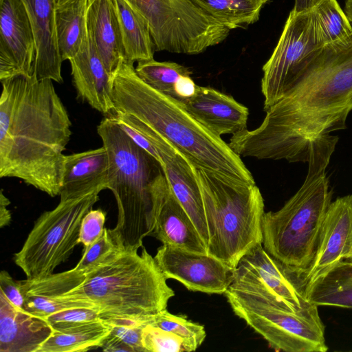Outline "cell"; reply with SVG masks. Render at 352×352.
Returning <instances> with one entry per match:
<instances>
[{
	"mask_svg": "<svg viewBox=\"0 0 352 352\" xmlns=\"http://www.w3.org/2000/svg\"><path fill=\"white\" fill-rule=\"evenodd\" d=\"M154 259L166 279H175L190 291L224 294L232 281L234 270L208 254L162 244Z\"/></svg>",
	"mask_w": 352,
	"mask_h": 352,
	"instance_id": "obj_12",
	"label": "cell"
},
{
	"mask_svg": "<svg viewBox=\"0 0 352 352\" xmlns=\"http://www.w3.org/2000/svg\"><path fill=\"white\" fill-rule=\"evenodd\" d=\"M144 247L120 250L86 272L83 282L65 294L76 301L91 303L102 320H139L149 324L152 315L166 309L175 292Z\"/></svg>",
	"mask_w": 352,
	"mask_h": 352,
	"instance_id": "obj_5",
	"label": "cell"
},
{
	"mask_svg": "<svg viewBox=\"0 0 352 352\" xmlns=\"http://www.w3.org/2000/svg\"><path fill=\"white\" fill-rule=\"evenodd\" d=\"M36 42L33 75L37 80L63 81L56 31V0H21Z\"/></svg>",
	"mask_w": 352,
	"mask_h": 352,
	"instance_id": "obj_19",
	"label": "cell"
},
{
	"mask_svg": "<svg viewBox=\"0 0 352 352\" xmlns=\"http://www.w3.org/2000/svg\"><path fill=\"white\" fill-rule=\"evenodd\" d=\"M52 332L46 320L16 308L0 292V352H38Z\"/></svg>",
	"mask_w": 352,
	"mask_h": 352,
	"instance_id": "obj_20",
	"label": "cell"
},
{
	"mask_svg": "<svg viewBox=\"0 0 352 352\" xmlns=\"http://www.w3.org/2000/svg\"><path fill=\"white\" fill-rule=\"evenodd\" d=\"M102 189L60 199L55 208L43 212L36 221L14 261L27 276L50 275L67 260L78 244L82 221L99 200Z\"/></svg>",
	"mask_w": 352,
	"mask_h": 352,
	"instance_id": "obj_9",
	"label": "cell"
},
{
	"mask_svg": "<svg viewBox=\"0 0 352 352\" xmlns=\"http://www.w3.org/2000/svg\"><path fill=\"white\" fill-rule=\"evenodd\" d=\"M338 139L327 134L311 143L308 172L302 185L280 209L263 216L264 249L303 274L313 263L331 202L333 192L326 169Z\"/></svg>",
	"mask_w": 352,
	"mask_h": 352,
	"instance_id": "obj_4",
	"label": "cell"
},
{
	"mask_svg": "<svg viewBox=\"0 0 352 352\" xmlns=\"http://www.w3.org/2000/svg\"><path fill=\"white\" fill-rule=\"evenodd\" d=\"M306 285L305 274L273 257L260 243L239 261L228 289L258 295L278 307L296 312L308 302Z\"/></svg>",
	"mask_w": 352,
	"mask_h": 352,
	"instance_id": "obj_11",
	"label": "cell"
},
{
	"mask_svg": "<svg viewBox=\"0 0 352 352\" xmlns=\"http://www.w3.org/2000/svg\"><path fill=\"white\" fill-rule=\"evenodd\" d=\"M87 32L107 70L113 77L124 60V52L113 0H88Z\"/></svg>",
	"mask_w": 352,
	"mask_h": 352,
	"instance_id": "obj_22",
	"label": "cell"
},
{
	"mask_svg": "<svg viewBox=\"0 0 352 352\" xmlns=\"http://www.w3.org/2000/svg\"><path fill=\"white\" fill-rule=\"evenodd\" d=\"M115 120L118 122V124L121 126L122 129L133 140V142L135 144H137L141 148L146 151L160 163V158L156 149L155 148L153 145L150 142V141L143 134H142L140 131H138V130H136L127 123L117 120L116 119Z\"/></svg>",
	"mask_w": 352,
	"mask_h": 352,
	"instance_id": "obj_37",
	"label": "cell"
},
{
	"mask_svg": "<svg viewBox=\"0 0 352 352\" xmlns=\"http://www.w3.org/2000/svg\"><path fill=\"white\" fill-rule=\"evenodd\" d=\"M100 348L102 351L107 352H133L129 345L111 333L104 340Z\"/></svg>",
	"mask_w": 352,
	"mask_h": 352,
	"instance_id": "obj_38",
	"label": "cell"
},
{
	"mask_svg": "<svg viewBox=\"0 0 352 352\" xmlns=\"http://www.w3.org/2000/svg\"><path fill=\"white\" fill-rule=\"evenodd\" d=\"M233 312L276 351L326 352L325 327L318 306L309 301L292 312L252 294L228 289L224 294Z\"/></svg>",
	"mask_w": 352,
	"mask_h": 352,
	"instance_id": "obj_8",
	"label": "cell"
},
{
	"mask_svg": "<svg viewBox=\"0 0 352 352\" xmlns=\"http://www.w3.org/2000/svg\"><path fill=\"white\" fill-rule=\"evenodd\" d=\"M87 1L75 0L56 8V38L63 61L74 57L87 37Z\"/></svg>",
	"mask_w": 352,
	"mask_h": 352,
	"instance_id": "obj_26",
	"label": "cell"
},
{
	"mask_svg": "<svg viewBox=\"0 0 352 352\" xmlns=\"http://www.w3.org/2000/svg\"><path fill=\"white\" fill-rule=\"evenodd\" d=\"M352 255V195L338 197L327 210L313 263L305 274L309 284Z\"/></svg>",
	"mask_w": 352,
	"mask_h": 352,
	"instance_id": "obj_15",
	"label": "cell"
},
{
	"mask_svg": "<svg viewBox=\"0 0 352 352\" xmlns=\"http://www.w3.org/2000/svg\"><path fill=\"white\" fill-rule=\"evenodd\" d=\"M322 0H295L292 10L302 13L312 10Z\"/></svg>",
	"mask_w": 352,
	"mask_h": 352,
	"instance_id": "obj_40",
	"label": "cell"
},
{
	"mask_svg": "<svg viewBox=\"0 0 352 352\" xmlns=\"http://www.w3.org/2000/svg\"><path fill=\"white\" fill-rule=\"evenodd\" d=\"M142 343L145 352H189L181 338L151 325L143 327Z\"/></svg>",
	"mask_w": 352,
	"mask_h": 352,
	"instance_id": "obj_31",
	"label": "cell"
},
{
	"mask_svg": "<svg viewBox=\"0 0 352 352\" xmlns=\"http://www.w3.org/2000/svg\"><path fill=\"white\" fill-rule=\"evenodd\" d=\"M149 325L171 332L181 338L189 352L199 348L206 337L203 325L188 320L185 315H175L166 309L151 316Z\"/></svg>",
	"mask_w": 352,
	"mask_h": 352,
	"instance_id": "obj_30",
	"label": "cell"
},
{
	"mask_svg": "<svg viewBox=\"0 0 352 352\" xmlns=\"http://www.w3.org/2000/svg\"><path fill=\"white\" fill-rule=\"evenodd\" d=\"M109 160L104 146L65 156L60 199L107 189Z\"/></svg>",
	"mask_w": 352,
	"mask_h": 352,
	"instance_id": "obj_21",
	"label": "cell"
},
{
	"mask_svg": "<svg viewBox=\"0 0 352 352\" xmlns=\"http://www.w3.org/2000/svg\"><path fill=\"white\" fill-rule=\"evenodd\" d=\"M352 111V40L321 47L296 85L265 111L256 129L237 135L247 157L307 162L311 143L346 128Z\"/></svg>",
	"mask_w": 352,
	"mask_h": 352,
	"instance_id": "obj_1",
	"label": "cell"
},
{
	"mask_svg": "<svg viewBox=\"0 0 352 352\" xmlns=\"http://www.w3.org/2000/svg\"><path fill=\"white\" fill-rule=\"evenodd\" d=\"M85 276V271L74 267L43 277L27 278L19 280L24 298V310L45 319L54 313L68 309H96L91 303L73 300L65 296L80 285Z\"/></svg>",
	"mask_w": 352,
	"mask_h": 352,
	"instance_id": "obj_16",
	"label": "cell"
},
{
	"mask_svg": "<svg viewBox=\"0 0 352 352\" xmlns=\"http://www.w3.org/2000/svg\"><path fill=\"white\" fill-rule=\"evenodd\" d=\"M199 187L209 234L208 254L233 270L263 243L264 200L255 184L201 168L190 161Z\"/></svg>",
	"mask_w": 352,
	"mask_h": 352,
	"instance_id": "obj_7",
	"label": "cell"
},
{
	"mask_svg": "<svg viewBox=\"0 0 352 352\" xmlns=\"http://www.w3.org/2000/svg\"><path fill=\"white\" fill-rule=\"evenodd\" d=\"M1 82L0 177L59 195L72 122L52 80L32 74Z\"/></svg>",
	"mask_w": 352,
	"mask_h": 352,
	"instance_id": "obj_2",
	"label": "cell"
},
{
	"mask_svg": "<svg viewBox=\"0 0 352 352\" xmlns=\"http://www.w3.org/2000/svg\"><path fill=\"white\" fill-rule=\"evenodd\" d=\"M230 30L256 22L263 6L271 0H192Z\"/></svg>",
	"mask_w": 352,
	"mask_h": 352,
	"instance_id": "obj_27",
	"label": "cell"
},
{
	"mask_svg": "<svg viewBox=\"0 0 352 352\" xmlns=\"http://www.w3.org/2000/svg\"><path fill=\"white\" fill-rule=\"evenodd\" d=\"M111 332L100 319L63 329H53L38 352H82L101 347Z\"/></svg>",
	"mask_w": 352,
	"mask_h": 352,
	"instance_id": "obj_25",
	"label": "cell"
},
{
	"mask_svg": "<svg viewBox=\"0 0 352 352\" xmlns=\"http://www.w3.org/2000/svg\"><path fill=\"white\" fill-rule=\"evenodd\" d=\"M69 61L78 97L104 117H114L116 111L111 98L113 77L107 70L88 32L80 50Z\"/></svg>",
	"mask_w": 352,
	"mask_h": 352,
	"instance_id": "obj_18",
	"label": "cell"
},
{
	"mask_svg": "<svg viewBox=\"0 0 352 352\" xmlns=\"http://www.w3.org/2000/svg\"><path fill=\"white\" fill-rule=\"evenodd\" d=\"M111 98L116 113L128 115L145 124L196 165L256 183L228 143L197 122L179 100L144 82L133 63L124 60L113 74Z\"/></svg>",
	"mask_w": 352,
	"mask_h": 352,
	"instance_id": "obj_3",
	"label": "cell"
},
{
	"mask_svg": "<svg viewBox=\"0 0 352 352\" xmlns=\"http://www.w3.org/2000/svg\"><path fill=\"white\" fill-rule=\"evenodd\" d=\"M346 260H349L352 262V255Z\"/></svg>",
	"mask_w": 352,
	"mask_h": 352,
	"instance_id": "obj_43",
	"label": "cell"
},
{
	"mask_svg": "<svg viewBox=\"0 0 352 352\" xmlns=\"http://www.w3.org/2000/svg\"><path fill=\"white\" fill-rule=\"evenodd\" d=\"M109 155L107 189L118 205V221L109 233L120 250H138L151 234V188L163 173L160 163L126 134L118 122L104 117L97 126Z\"/></svg>",
	"mask_w": 352,
	"mask_h": 352,
	"instance_id": "obj_6",
	"label": "cell"
},
{
	"mask_svg": "<svg viewBox=\"0 0 352 352\" xmlns=\"http://www.w3.org/2000/svg\"><path fill=\"white\" fill-rule=\"evenodd\" d=\"M0 292L16 308L24 310V298L19 280H15L6 270L0 272Z\"/></svg>",
	"mask_w": 352,
	"mask_h": 352,
	"instance_id": "obj_36",
	"label": "cell"
},
{
	"mask_svg": "<svg viewBox=\"0 0 352 352\" xmlns=\"http://www.w3.org/2000/svg\"><path fill=\"white\" fill-rule=\"evenodd\" d=\"M344 11L352 25V0H346Z\"/></svg>",
	"mask_w": 352,
	"mask_h": 352,
	"instance_id": "obj_41",
	"label": "cell"
},
{
	"mask_svg": "<svg viewBox=\"0 0 352 352\" xmlns=\"http://www.w3.org/2000/svg\"><path fill=\"white\" fill-rule=\"evenodd\" d=\"M124 52L131 63L153 59L155 46L146 19L124 0H113Z\"/></svg>",
	"mask_w": 352,
	"mask_h": 352,
	"instance_id": "obj_23",
	"label": "cell"
},
{
	"mask_svg": "<svg viewBox=\"0 0 352 352\" xmlns=\"http://www.w3.org/2000/svg\"><path fill=\"white\" fill-rule=\"evenodd\" d=\"M100 319L98 311L89 307L68 309L54 313L45 318L53 329H63Z\"/></svg>",
	"mask_w": 352,
	"mask_h": 352,
	"instance_id": "obj_34",
	"label": "cell"
},
{
	"mask_svg": "<svg viewBox=\"0 0 352 352\" xmlns=\"http://www.w3.org/2000/svg\"><path fill=\"white\" fill-rule=\"evenodd\" d=\"M312 10L324 46L352 40V25L337 0H322Z\"/></svg>",
	"mask_w": 352,
	"mask_h": 352,
	"instance_id": "obj_28",
	"label": "cell"
},
{
	"mask_svg": "<svg viewBox=\"0 0 352 352\" xmlns=\"http://www.w3.org/2000/svg\"><path fill=\"white\" fill-rule=\"evenodd\" d=\"M151 236L162 244L208 254V250L186 211L174 195L164 173L151 188Z\"/></svg>",
	"mask_w": 352,
	"mask_h": 352,
	"instance_id": "obj_14",
	"label": "cell"
},
{
	"mask_svg": "<svg viewBox=\"0 0 352 352\" xmlns=\"http://www.w3.org/2000/svg\"><path fill=\"white\" fill-rule=\"evenodd\" d=\"M120 250L113 241L109 229L104 228L102 236L94 243L85 248L84 253L75 268L86 272L104 263Z\"/></svg>",
	"mask_w": 352,
	"mask_h": 352,
	"instance_id": "obj_32",
	"label": "cell"
},
{
	"mask_svg": "<svg viewBox=\"0 0 352 352\" xmlns=\"http://www.w3.org/2000/svg\"><path fill=\"white\" fill-rule=\"evenodd\" d=\"M36 42L21 0H0V80L32 76Z\"/></svg>",
	"mask_w": 352,
	"mask_h": 352,
	"instance_id": "obj_13",
	"label": "cell"
},
{
	"mask_svg": "<svg viewBox=\"0 0 352 352\" xmlns=\"http://www.w3.org/2000/svg\"><path fill=\"white\" fill-rule=\"evenodd\" d=\"M10 204L8 198L3 194V189L0 192V227L3 228L8 226L11 222V212L8 209V206Z\"/></svg>",
	"mask_w": 352,
	"mask_h": 352,
	"instance_id": "obj_39",
	"label": "cell"
},
{
	"mask_svg": "<svg viewBox=\"0 0 352 352\" xmlns=\"http://www.w3.org/2000/svg\"><path fill=\"white\" fill-rule=\"evenodd\" d=\"M138 76L153 89L175 98V89L179 80L191 76L190 70L174 62H160L154 59L140 61L135 67Z\"/></svg>",
	"mask_w": 352,
	"mask_h": 352,
	"instance_id": "obj_29",
	"label": "cell"
},
{
	"mask_svg": "<svg viewBox=\"0 0 352 352\" xmlns=\"http://www.w3.org/2000/svg\"><path fill=\"white\" fill-rule=\"evenodd\" d=\"M180 102L197 122L217 136L247 129L248 109L212 87L198 85L192 97Z\"/></svg>",
	"mask_w": 352,
	"mask_h": 352,
	"instance_id": "obj_17",
	"label": "cell"
},
{
	"mask_svg": "<svg viewBox=\"0 0 352 352\" xmlns=\"http://www.w3.org/2000/svg\"><path fill=\"white\" fill-rule=\"evenodd\" d=\"M111 333L129 345L133 352H145L142 343V331L147 324L142 321L129 320H103Z\"/></svg>",
	"mask_w": 352,
	"mask_h": 352,
	"instance_id": "obj_33",
	"label": "cell"
},
{
	"mask_svg": "<svg viewBox=\"0 0 352 352\" xmlns=\"http://www.w3.org/2000/svg\"><path fill=\"white\" fill-rule=\"evenodd\" d=\"M106 214L101 209H91L84 217L80 229L78 243L85 248L98 240L104 233Z\"/></svg>",
	"mask_w": 352,
	"mask_h": 352,
	"instance_id": "obj_35",
	"label": "cell"
},
{
	"mask_svg": "<svg viewBox=\"0 0 352 352\" xmlns=\"http://www.w3.org/2000/svg\"><path fill=\"white\" fill-rule=\"evenodd\" d=\"M324 46L313 10H292L270 57L263 66L261 89L265 111L298 82L311 57Z\"/></svg>",
	"mask_w": 352,
	"mask_h": 352,
	"instance_id": "obj_10",
	"label": "cell"
},
{
	"mask_svg": "<svg viewBox=\"0 0 352 352\" xmlns=\"http://www.w3.org/2000/svg\"><path fill=\"white\" fill-rule=\"evenodd\" d=\"M305 298L319 306L352 309V262L344 260L305 287Z\"/></svg>",
	"mask_w": 352,
	"mask_h": 352,
	"instance_id": "obj_24",
	"label": "cell"
},
{
	"mask_svg": "<svg viewBox=\"0 0 352 352\" xmlns=\"http://www.w3.org/2000/svg\"><path fill=\"white\" fill-rule=\"evenodd\" d=\"M75 0H56V8L63 6Z\"/></svg>",
	"mask_w": 352,
	"mask_h": 352,
	"instance_id": "obj_42",
	"label": "cell"
}]
</instances>
